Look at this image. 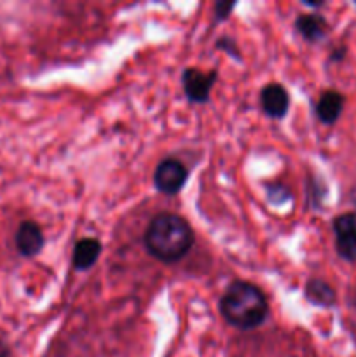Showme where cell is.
Instances as JSON below:
<instances>
[{
	"mask_svg": "<svg viewBox=\"0 0 356 357\" xmlns=\"http://www.w3.org/2000/svg\"><path fill=\"white\" fill-rule=\"evenodd\" d=\"M194 244V232L181 216L163 213L150 222L145 232L147 251L161 261H178Z\"/></svg>",
	"mask_w": 356,
	"mask_h": 357,
	"instance_id": "1",
	"label": "cell"
},
{
	"mask_svg": "<svg viewBox=\"0 0 356 357\" xmlns=\"http://www.w3.org/2000/svg\"><path fill=\"white\" fill-rule=\"evenodd\" d=\"M220 312L229 324L239 330H255L269 314L267 298L257 286L236 281L220 298Z\"/></svg>",
	"mask_w": 356,
	"mask_h": 357,
	"instance_id": "2",
	"label": "cell"
},
{
	"mask_svg": "<svg viewBox=\"0 0 356 357\" xmlns=\"http://www.w3.org/2000/svg\"><path fill=\"white\" fill-rule=\"evenodd\" d=\"M187 176V169L180 160L166 159L157 166L156 173H154V185L161 194L175 195L184 188Z\"/></svg>",
	"mask_w": 356,
	"mask_h": 357,
	"instance_id": "3",
	"label": "cell"
},
{
	"mask_svg": "<svg viewBox=\"0 0 356 357\" xmlns=\"http://www.w3.org/2000/svg\"><path fill=\"white\" fill-rule=\"evenodd\" d=\"M335 248L342 260L356 264V215L346 213L335 218Z\"/></svg>",
	"mask_w": 356,
	"mask_h": 357,
	"instance_id": "4",
	"label": "cell"
},
{
	"mask_svg": "<svg viewBox=\"0 0 356 357\" xmlns=\"http://www.w3.org/2000/svg\"><path fill=\"white\" fill-rule=\"evenodd\" d=\"M216 72H201L199 68H187L181 77L184 91L192 103H206L215 84Z\"/></svg>",
	"mask_w": 356,
	"mask_h": 357,
	"instance_id": "5",
	"label": "cell"
},
{
	"mask_svg": "<svg viewBox=\"0 0 356 357\" xmlns=\"http://www.w3.org/2000/svg\"><path fill=\"white\" fill-rule=\"evenodd\" d=\"M260 105L265 115L272 119L285 117L290 107V96L279 84H269L260 93Z\"/></svg>",
	"mask_w": 356,
	"mask_h": 357,
	"instance_id": "6",
	"label": "cell"
},
{
	"mask_svg": "<svg viewBox=\"0 0 356 357\" xmlns=\"http://www.w3.org/2000/svg\"><path fill=\"white\" fill-rule=\"evenodd\" d=\"M17 251L23 257H35L44 248V234L35 222H23L14 237Z\"/></svg>",
	"mask_w": 356,
	"mask_h": 357,
	"instance_id": "7",
	"label": "cell"
},
{
	"mask_svg": "<svg viewBox=\"0 0 356 357\" xmlns=\"http://www.w3.org/2000/svg\"><path fill=\"white\" fill-rule=\"evenodd\" d=\"M342 108H344V96L337 91H327L318 100L316 115L323 124L332 126L341 117Z\"/></svg>",
	"mask_w": 356,
	"mask_h": 357,
	"instance_id": "8",
	"label": "cell"
},
{
	"mask_svg": "<svg viewBox=\"0 0 356 357\" xmlns=\"http://www.w3.org/2000/svg\"><path fill=\"white\" fill-rule=\"evenodd\" d=\"M101 253V244L98 239L87 237V239L79 241L73 248V265L77 271H87L98 261Z\"/></svg>",
	"mask_w": 356,
	"mask_h": 357,
	"instance_id": "9",
	"label": "cell"
},
{
	"mask_svg": "<svg viewBox=\"0 0 356 357\" xmlns=\"http://www.w3.org/2000/svg\"><path fill=\"white\" fill-rule=\"evenodd\" d=\"M295 26L299 33L302 35L306 40L318 42L327 35L328 23L321 14H300L295 21Z\"/></svg>",
	"mask_w": 356,
	"mask_h": 357,
	"instance_id": "10",
	"label": "cell"
},
{
	"mask_svg": "<svg viewBox=\"0 0 356 357\" xmlns=\"http://www.w3.org/2000/svg\"><path fill=\"white\" fill-rule=\"evenodd\" d=\"M306 296L311 303L320 307H332L335 303V291L321 279H313L306 284Z\"/></svg>",
	"mask_w": 356,
	"mask_h": 357,
	"instance_id": "11",
	"label": "cell"
},
{
	"mask_svg": "<svg viewBox=\"0 0 356 357\" xmlns=\"http://www.w3.org/2000/svg\"><path fill=\"white\" fill-rule=\"evenodd\" d=\"M227 42H229V44H225V40H223V38H220V40H218V47L225 49V51L229 52V54L239 56V52H237L236 44H234V40H230V38H227Z\"/></svg>",
	"mask_w": 356,
	"mask_h": 357,
	"instance_id": "12",
	"label": "cell"
},
{
	"mask_svg": "<svg viewBox=\"0 0 356 357\" xmlns=\"http://www.w3.org/2000/svg\"><path fill=\"white\" fill-rule=\"evenodd\" d=\"M232 9H234V3H218V6H216V16H218L220 20H223V17H227V14H229Z\"/></svg>",
	"mask_w": 356,
	"mask_h": 357,
	"instance_id": "13",
	"label": "cell"
},
{
	"mask_svg": "<svg viewBox=\"0 0 356 357\" xmlns=\"http://www.w3.org/2000/svg\"><path fill=\"white\" fill-rule=\"evenodd\" d=\"M0 357H10L9 349H7L6 345H0Z\"/></svg>",
	"mask_w": 356,
	"mask_h": 357,
	"instance_id": "14",
	"label": "cell"
}]
</instances>
